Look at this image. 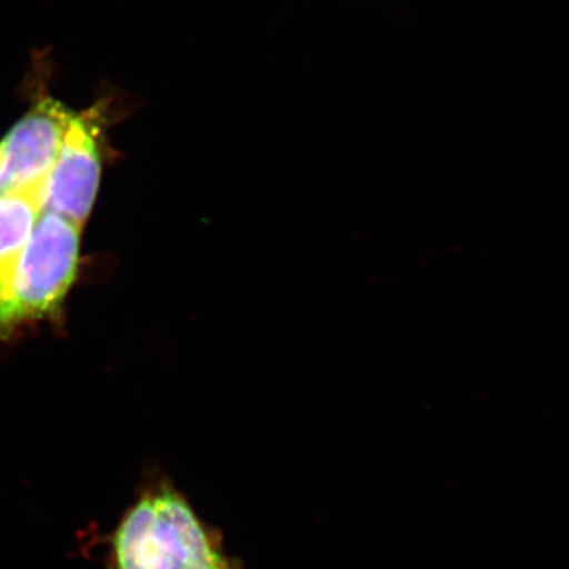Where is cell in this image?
Segmentation results:
<instances>
[{
  "label": "cell",
  "instance_id": "1",
  "mask_svg": "<svg viewBox=\"0 0 569 569\" xmlns=\"http://www.w3.org/2000/svg\"><path fill=\"white\" fill-rule=\"evenodd\" d=\"M102 545L104 569H249L164 475L146 479Z\"/></svg>",
  "mask_w": 569,
  "mask_h": 569
},
{
  "label": "cell",
  "instance_id": "2",
  "mask_svg": "<svg viewBox=\"0 0 569 569\" xmlns=\"http://www.w3.org/2000/svg\"><path fill=\"white\" fill-rule=\"evenodd\" d=\"M81 230L67 217L40 212L10 280L0 335L61 307L77 279Z\"/></svg>",
  "mask_w": 569,
  "mask_h": 569
},
{
  "label": "cell",
  "instance_id": "3",
  "mask_svg": "<svg viewBox=\"0 0 569 569\" xmlns=\"http://www.w3.org/2000/svg\"><path fill=\"white\" fill-rule=\"evenodd\" d=\"M103 103L74 112L58 159L44 179L43 209L84 227L102 178Z\"/></svg>",
  "mask_w": 569,
  "mask_h": 569
},
{
  "label": "cell",
  "instance_id": "4",
  "mask_svg": "<svg viewBox=\"0 0 569 569\" xmlns=\"http://www.w3.org/2000/svg\"><path fill=\"white\" fill-rule=\"evenodd\" d=\"M73 114L61 100L41 93L0 140V194L24 192L47 179Z\"/></svg>",
  "mask_w": 569,
  "mask_h": 569
},
{
  "label": "cell",
  "instance_id": "5",
  "mask_svg": "<svg viewBox=\"0 0 569 569\" xmlns=\"http://www.w3.org/2000/svg\"><path fill=\"white\" fill-rule=\"evenodd\" d=\"M44 181L24 192L0 194V325L14 268L43 209Z\"/></svg>",
  "mask_w": 569,
  "mask_h": 569
}]
</instances>
